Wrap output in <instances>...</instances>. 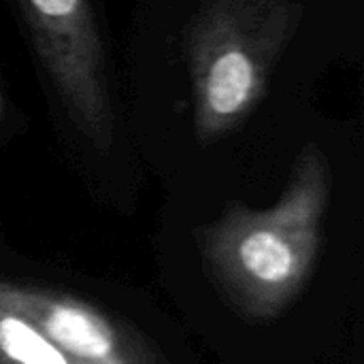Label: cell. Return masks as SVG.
<instances>
[{
    "instance_id": "6da1fadb",
    "label": "cell",
    "mask_w": 364,
    "mask_h": 364,
    "mask_svg": "<svg viewBox=\"0 0 364 364\" xmlns=\"http://www.w3.org/2000/svg\"><path fill=\"white\" fill-rule=\"evenodd\" d=\"M328 190L326 160L316 147H307L273 207L228 205L205 228L203 252L211 273L245 318H277L309 282Z\"/></svg>"
},
{
    "instance_id": "7a4b0ae2",
    "label": "cell",
    "mask_w": 364,
    "mask_h": 364,
    "mask_svg": "<svg viewBox=\"0 0 364 364\" xmlns=\"http://www.w3.org/2000/svg\"><path fill=\"white\" fill-rule=\"evenodd\" d=\"M296 0H209L188 32L194 122L203 143L232 132L262 100L299 23Z\"/></svg>"
},
{
    "instance_id": "3957f363",
    "label": "cell",
    "mask_w": 364,
    "mask_h": 364,
    "mask_svg": "<svg viewBox=\"0 0 364 364\" xmlns=\"http://www.w3.org/2000/svg\"><path fill=\"white\" fill-rule=\"evenodd\" d=\"M43 64L77 128L98 149L111 145L115 117L102 43L87 0H19Z\"/></svg>"
},
{
    "instance_id": "277c9868",
    "label": "cell",
    "mask_w": 364,
    "mask_h": 364,
    "mask_svg": "<svg viewBox=\"0 0 364 364\" xmlns=\"http://www.w3.org/2000/svg\"><path fill=\"white\" fill-rule=\"evenodd\" d=\"M0 309L26 318L75 364H143L126 335L77 296L0 282Z\"/></svg>"
},
{
    "instance_id": "5b68a950",
    "label": "cell",
    "mask_w": 364,
    "mask_h": 364,
    "mask_svg": "<svg viewBox=\"0 0 364 364\" xmlns=\"http://www.w3.org/2000/svg\"><path fill=\"white\" fill-rule=\"evenodd\" d=\"M0 364H75L26 318L0 309Z\"/></svg>"
},
{
    "instance_id": "8992f818",
    "label": "cell",
    "mask_w": 364,
    "mask_h": 364,
    "mask_svg": "<svg viewBox=\"0 0 364 364\" xmlns=\"http://www.w3.org/2000/svg\"><path fill=\"white\" fill-rule=\"evenodd\" d=\"M0 111H2V100H0Z\"/></svg>"
}]
</instances>
